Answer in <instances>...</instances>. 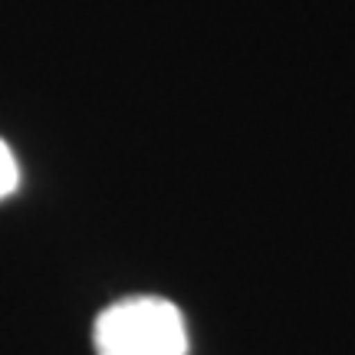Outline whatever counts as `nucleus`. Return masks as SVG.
<instances>
[{
  "mask_svg": "<svg viewBox=\"0 0 355 355\" xmlns=\"http://www.w3.org/2000/svg\"><path fill=\"white\" fill-rule=\"evenodd\" d=\"M20 184V168H17V158L10 155V148L0 141V198H7L10 191H17Z\"/></svg>",
  "mask_w": 355,
  "mask_h": 355,
  "instance_id": "obj_2",
  "label": "nucleus"
},
{
  "mask_svg": "<svg viewBox=\"0 0 355 355\" xmlns=\"http://www.w3.org/2000/svg\"><path fill=\"white\" fill-rule=\"evenodd\" d=\"M96 355H188V326L175 303L132 296L96 319Z\"/></svg>",
  "mask_w": 355,
  "mask_h": 355,
  "instance_id": "obj_1",
  "label": "nucleus"
}]
</instances>
